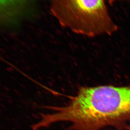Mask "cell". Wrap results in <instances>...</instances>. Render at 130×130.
<instances>
[{
    "label": "cell",
    "instance_id": "obj_1",
    "mask_svg": "<svg viewBox=\"0 0 130 130\" xmlns=\"http://www.w3.org/2000/svg\"><path fill=\"white\" fill-rule=\"evenodd\" d=\"M51 109L34 125L35 130L61 122L70 123L71 130H129L130 86L83 87L67 104Z\"/></svg>",
    "mask_w": 130,
    "mask_h": 130
},
{
    "label": "cell",
    "instance_id": "obj_2",
    "mask_svg": "<svg viewBox=\"0 0 130 130\" xmlns=\"http://www.w3.org/2000/svg\"><path fill=\"white\" fill-rule=\"evenodd\" d=\"M50 10L62 26L79 35L93 37L118 30L105 0H52Z\"/></svg>",
    "mask_w": 130,
    "mask_h": 130
},
{
    "label": "cell",
    "instance_id": "obj_3",
    "mask_svg": "<svg viewBox=\"0 0 130 130\" xmlns=\"http://www.w3.org/2000/svg\"><path fill=\"white\" fill-rule=\"evenodd\" d=\"M27 0H0V21L11 18L25 5Z\"/></svg>",
    "mask_w": 130,
    "mask_h": 130
},
{
    "label": "cell",
    "instance_id": "obj_4",
    "mask_svg": "<svg viewBox=\"0 0 130 130\" xmlns=\"http://www.w3.org/2000/svg\"><path fill=\"white\" fill-rule=\"evenodd\" d=\"M130 0H109V3L111 4H113L116 2H120V1H129Z\"/></svg>",
    "mask_w": 130,
    "mask_h": 130
}]
</instances>
